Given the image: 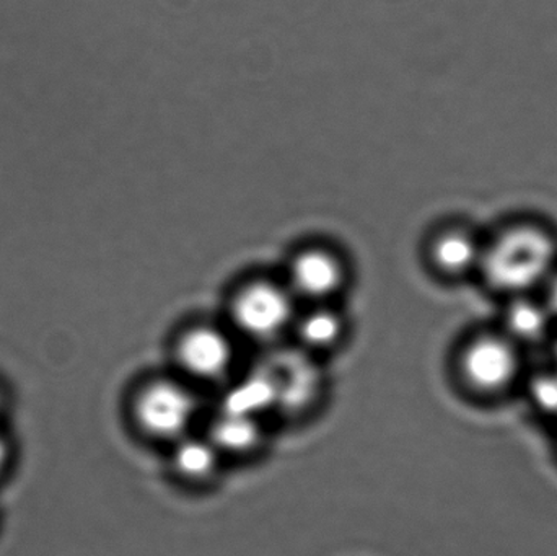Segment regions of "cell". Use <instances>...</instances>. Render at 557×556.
<instances>
[{
  "label": "cell",
  "mask_w": 557,
  "mask_h": 556,
  "mask_svg": "<svg viewBox=\"0 0 557 556\" xmlns=\"http://www.w3.org/2000/svg\"><path fill=\"white\" fill-rule=\"evenodd\" d=\"M523 349L503 332L481 333L468 339L454 361V378L471 401L497 405L519 395L525 378Z\"/></svg>",
  "instance_id": "1"
},
{
  "label": "cell",
  "mask_w": 557,
  "mask_h": 556,
  "mask_svg": "<svg viewBox=\"0 0 557 556\" xmlns=\"http://www.w3.org/2000/svg\"><path fill=\"white\" fill-rule=\"evenodd\" d=\"M555 255L548 234L535 227H517L490 248L484 257V273L496 289L523 293L548 274Z\"/></svg>",
  "instance_id": "2"
},
{
  "label": "cell",
  "mask_w": 557,
  "mask_h": 556,
  "mask_svg": "<svg viewBox=\"0 0 557 556\" xmlns=\"http://www.w3.org/2000/svg\"><path fill=\"white\" fill-rule=\"evenodd\" d=\"M133 417L147 437L175 444L193 433L199 417V400L185 382L156 379L137 392Z\"/></svg>",
  "instance_id": "3"
},
{
  "label": "cell",
  "mask_w": 557,
  "mask_h": 556,
  "mask_svg": "<svg viewBox=\"0 0 557 556\" xmlns=\"http://www.w3.org/2000/svg\"><path fill=\"white\" fill-rule=\"evenodd\" d=\"M231 313L237 332L258 343L281 338L294 329L298 316L290 289L268 281L244 287L235 297Z\"/></svg>",
  "instance_id": "4"
},
{
  "label": "cell",
  "mask_w": 557,
  "mask_h": 556,
  "mask_svg": "<svg viewBox=\"0 0 557 556\" xmlns=\"http://www.w3.org/2000/svg\"><path fill=\"white\" fill-rule=\"evenodd\" d=\"M175 361L182 374L191 381L218 384L225 381L234 368V342L224 330L215 326H193L180 336Z\"/></svg>",
  "instance_id": "5"
},
{
  "label": "cell",
  "mask_w": 557,
  "mask_h": 556,
  "mask_svg": "<svg viewBox=\"0 0 557 556\" xmlns=\"http://www.w3.org/2000/svg\"><path fill=\"white\" fill-rule=\"evenodd\" d=\"M346 283V270L336 255L321 248L301 251L288 268L287 287L295 299L326 304Z\"/></svg>",
  "instance_id": "6"
},
{
  "label": "cell",
  "mask_w": 557,
  "mask_h": 556,
  "mask_svg": "<svg viewBox=\"0 0 557 556\" xmlns=\"http://www.w3.org/2000/svg\"><path fill=\"white\" fill-rule=\"evenodd\" d=\"M224 456L208 436L188 434L173 444L172 469L183 482L206 485L218 479Z\"/></svg>",
  "instance_id": "7"
},
{
  "label": "cell",
  "mask_w": 557,
  "mask_h": 556,
  "mask_svg": "<svg viewBox=\"0 0 557 556\" xmlns=\"http://www.w3.org/2000/svg\"><path fill=\"white\" fill-rule=\"evenodd\" d=\"M206 436L222 456L242 457L260 449L264 441V428L260 418L221 410Z\"/></svg>",
  "instance_id": "8"
},
{
  "label": "cell",
  "mask_w": 557,
  "mask_h": 556,
  "mask_svg": "<svg viewBox=\"0 0 557 556\" xmlns=\"http://www.w3.org/2000/svg\"><path fill=\"white\" fill-rule=\"evenodd\" d=\"M553 313L548 307L520 299L504 316V335L520 349L545 345L552 336Z\"/></svg>",
  "instance_id": "9"
},
{
  "label": "cell",
  "mask_w": 557,
  "mask_h": 556,
  "mask_svg": "<svg viewBox=\"0 0 557 556\" xmlns=\"http://www.w3.org/2000/svg\"><path fill=\"white\" fill-rule=\"evenodd\" d=\"M292 330L301 348L310 353H327L339 345L346 325L336 310L326 304H317L304 316H297Z\"/></svg>",
  "instance_id": "10"
},
{
  "label": "cell",
  "mask_w": 557,
  "mask_h": 556,
  "mask_svg": "<svg viewBox=\"0 0 557 556\" xmlns=\"http://www.w3.org/2000/svg\"><path fill=\"white\" fill-rule=\"evenodd\" d=\"M519 395L525 398L530 413L545 424L557 427V369L555 366L529 369Z\"/></svg>",
  "instance_id": "11"
},
{
  "label": "cell",
  "mask_w": 557,
  "mask_h": 556,
  "mask_svg": "<svg viewBox=\"0 0 557 556\" xmlns=\"http://www.w3.org/2000/svg\"><path fill=\"white\" fill-rule=\"evenodd\" d=\"M476 244L473 238L460 232H448L435 240L432 247V260L438 270L448 274H461L473 267L478 260Z\"/></svg>",
  "instance_id": "12"
},
{
  "label": "cell",
  "mask_w": 557,
  "mask_h": 556,
  "mask_svg": "<svg viewBox=\"0 0 557 556\" xmlns=\"http://www.w3.org/2000/svg\"><path fill=\"white\" fill-rule=\"evenodd\" d=\"M7 462H9V444L0 436V473L5 469Z\"/></svg>",
  "instance_id": "13"
},
{
  "label": "cell",
  "mask_w": 557,
  "mask_h": 556,
  "mask_svg": "<svg viewBox=\"0 0 557 556\" xmlns=\"http://www.w3.org/2000/svg\"><path fill=\"white\" fill-rule=\"evenodd\" d=\"M549 312L557 317V280L553 283L552 294H549Z\"/></svg>",
  "instance_id": "14"
},
{
  "label": "cell",
  "mask_w": 557,
  "mask_h": 556,
  "mask_svg": "<svg viewBox=\"0 0 557 556\" xmlns=\"http://www.w3.org/2000/svg\"><path fill=\"white\" fill-rule=\"evenodd\" d=\"M552 366L557 369V338L553 339L552 343Z\"/></svg>",
  "instance_id": "15"
},
{
  "label": "cell",
  "mask_w": 557,
  "mask_h": 556,
  "mask_svg": "<svg viewBox=\"0 0 557 556\" xmlns=\"http://www.w3.org/2000/svg\"><path fill=\"white\" fill-rule=\"evenodd\" d=\"M0 411H2V395H0Z\"/></svg>",
  "instance_id": "16"
},
{
  "label": "cell",
  "mask_w": 557,
  "mask_h": 556,
  "mask_svg": "<svg viewBox=\"0 0 557 556\" xmlns=\"http://www.w3.org/2000/svg\"><path fill=\"white\" fill-rule=\"evenodd\" d=\"M555 430H556V436H557V427L555 428ZM556 444H557V440H556Z\"/></svg>",
  "instance_id": "17"
}]
</instances>
